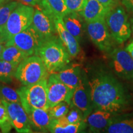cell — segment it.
I'll list each match as a JSON object with an SVG mask.
<instances>
[{
    "mask_svg": "<svg viewBox=\"0 0 133 133\" xmlns=\"http://www.w3.org/2000/svg\"><path fill=\"white\" fill-rule=\"evenodd\" d=\"M88 83L93 109L115 114L128 104V97L123 86L113 76L99 74Z\"/></svg>",
    "mask_w": 133,
    "mask_h": 133,
    "instance_id": "obj_1",
    "label": "cell"
},
{
    "mask_svg": "<svg viewBox=\"0 0 133 133\" xmlns=\"http://www.w3.org/2000/svg\"><path fill=\"white\" fill-rule=\"evenodd\" d=\"M36 56L41 58L50 74L64 69L70 61L67 50L56 38L44 41Z\"/></svg>",
    "mask_w": 133,
    "mask_h": 133,
    "instance_id": "obj_2",
    "label": "cell"
},
{
    "mask_svg": "<svg viewBox=\"0 0 133 133\" xmlns=\"http://www.w3.org/2000/svg\"><path fill=\"white\" fill-rule=\"evenodd\" d=\"M34 11L32 6L19 3L11 12L7 22L0 32V41L6 43L16 35L30 26Z\"/></svg>",
    "mask_w": 133,
    "mask_h": 133,
    "instance_id": "obj_3",
    "label": "cell"
},
{
    "mask_svg": "<svg viewBox=\"0 0 133 133\" xmlns=\"http://www.w3.org/2000/svg\"><path fill=\"white\" fill-rule=\"evenodd\" d=\"M48 73L41 58L36 55H33L20 63L14 76L24 86H29L48 78Z\"/></svg>",
    "mask_w": 133,
    "mask_h": 133,
    "instance_id": "obj_4",
    "label": "cell"
},
{
    "mask_svg": "<svg viewBox=\"0 0 133 133\" xmlns=\"http://www.w3.org/2000/svg\"><path fill=\"white\" fill-rule=\"evenodd\" d=\"M109 32L115 41L121 44L130 38L131 24L125 10L121 6L113 8L105 18Z\"/></svg>",
    "mask_w": 133,
    "mask_h": 133,
    "instance_id": "obj_5",
    "label": "cell"
},
{
    "mask_svg": "<svg viewBox=\"0 0 133 133\" xmlns=\"http://www.w3.org/2000/svg\"><path fill=\"white\" fill-rule=\"evenodd\" d=\"M48 78L43 79L31 85L24 86L17 89V91L23 107L29 105L38 109L49 110L47 97Z\"/></svg>",
    "mask_w": 133,
    "mask_h": 133,
    "instance_id": "obj_6",
    "label": "cell"
},
{
    "mask_svg": "<svg viewBox=\"0 0 133 133\" xmlns=\"http://www.w3.org/2000/svg\"><path fill=\"white\" fill-rule=\"evenodd\" d=\"M43 43L40 36L31 25L27 29L13 36L4 45L16 46L30 56L37 55L38 50Z\"/></svg>",
    "mask_w": 133,
    "mask_h": 133,
    "instance_id": "obj_7",
    "label": "cell"
},
{
    "mask_svg": "<svg viewBox=\"0 0 133 133\" xmlns=\"http://www.w3.org/2000/svg\"><path fill=\"white\" fill-rule=\"evenodd\" d=\"M88 35L94 44L104 52L110 51L113 38L109 32L105 19L86 22Z\"/></svg>",
    "mask_w": 133,
    "mask_h": 133,
    "instance_id": "obj_8",
    "label": "cell"
},
{
    "mask_svg": "<svg viewBox=\"0 0 133 133\" xmlns=\"http://www.w3.org/2000/svg\"><path fill=\"white\" fill-rule=\"evenodd\" d=\"M48 105L49 109L61 102L70 105L74 90L66 86L51 74L48 78Z\"/></svg>",
    "mask_w": 133,
    "mask_h": 133,
    "instance_id": "obj_9",
    "label": "cell"
},
{
    "mask_svg": "<svg viewBox=\"0 0 133 133\" xmlns=\"http://www.w3.org/2000/svg\"><path fill=\"white\" fill-rule=\"evenodd\" d=\"M6 107L9 120L17 132H33L29 116L21 103L8 102L1 100Z\"/></svg>",
    "mask_w": 133,
    "mask_h": 133,
    "instance_id": "obj_10",
    "label": "cell"
},
{
    "mask_svg": "<svg viewBox=\"0 0 133 133\" xmlns=\"http://www.w3.org/2000/svg\"><path fill=\"white\" fill-rule=\"evenodd\" d=\"M111 58L113 69L116 75L121 79H133V60L126 49H114Z\"/></svg>",
    "mask_w": 133,
    "mask_h": 133,
    "instance_id": "obj_11",
    "label": "cell"
},
{
    "mask_svg": "<svg viewBox=\"0 0 133 133\" xmlns=\"http://www.w3.org/2000/svg\"><path fill=\"white\" fill-rule=\"evenodd\" d=\"M31 25L43 42L54 38L56 30L54 21L40 8L35 9Z\"/></svg>",
    "mask_w": 133,
    "mask_h": 133,
    "instance_id": "obj_12",
    "label": "cell"
},
{
    "mask_svg": "<svg viewBox=\"0 0 133 133\" xmlns=\"http://www.w3.org/2000/svg\"><path fill=\"white\" fill-rule=\"evenodd\" d=\"M71 106L77 108L82 113L84 119L91 114L93 109L89 86L81 78L78 85L74 90L71 100Z\"/></svg>",
    "mask_w": 133,
    "mask_h": 133,
    "instance_id": "obj_13",
    "label": "cell"
},
{
    "mask_svg": "<svg viewBox=\"0 0 133 133\" xmlns=\"http://www.w3.org/2000/svg\"><path fill=\"white\" fill-rule=\"evenodd\" d=\"M23 107L29 116L31 128L39 132L49 131L50 123L52 119L49 115V110L38 109L29 105Z\"/></svg>",
    "mask_w": 133,
    "mask_h": 133,
    "instance_id": "obj_14",
    "label": "cell"
},
{
    "mask_svg": "<svg viewBox=\"0 0 133 133\" xmlns=\"http://www.w3.org/2000/svg\"><path fill=\"white\" fill-rule=\"evenodd\" d=\"M54 24L56 31L59 35L61 41L65 46L70 56L71 57H76L80 52V47L78 41L66 29L62 19L55 20Z\"/></svg>",
    "mask_w": 133,
    "mask_h": 133,
    "instance_id": "obj_15",
    "label": "cell"
},
{
    "mask_svg": "<svg viewBox=\"0 0 133 133\" xmlns=\"http://www.w3.org/2000/svg\"><path fill=\"white\" fill-rule=\"evenodd\" d=\"M112 8L106 7L97 0H88L82 11L79 13L86 22L105 19Z\"/></svg>",
    "mask_w": 133,
    "mask_h": 133,
    "instance_id": "obj_16",
    "label": "cell"
},
{
    "mask_svg": "<svg viewBox=\"0 0 133 133\" xmlns=\"http://www.w3.org/2000/svg\"><path fill=\"white\" fill-rule=\"evenodd\" d=\"M114 119L113 113L96 110V112L89 115L87 118V122L92 132H99L101 131H105Z\"/></svg>",
    "mask_w": 133,
    "mask_h": 133,
    "instance_id": "obj_17",
    "label": "cell"
},
{
    "mask_svg": "<svg viewBox=\"0 0 133 133\" xmlns=\"http://www.w3.org/2000/svg\"><path fill=\"white\" fill-rule=\"evenodd\" d=\"M86 128L84 121L76 123H69L65 115L58 118H53L50 123L49 131L52 133H76L81 132Z\"/></svg>",
    "mask_w": 133,
    "mask_h": 133,
    "instance_id": "obj_18",
    "label": "cell"
},
{
    "mask_svg": "<svg viewBox=\"0 0 133 133\" xmlns=\"http://www.w3.org/2000/svg\"><path fill=\"white\" fill-rule=\"evenodd\" d=\"M62 21L67 30L79 42L84 32V21L83 17L79 12H69L62 18Z\"/></svg>",
    "mask_w": 133,
    "mask_h": 133,
    "instance_id": "obj_19",
    "label": "cell"
},
{
    "mask_svg": "<svg viewBox=\"0 0 133 133\" xmlns=\"http://www.w3.org/2000/svg\"><path fill=\"white\" fill-rule=\"evenodd\" d=\"M38 5L54 21L57 19H62L69 12L64 0H41Z\"/></svg>",
    "mask_w": 133,
    "mask_h": 133,
    "instance_id": "obj_20",
    "label": "cell"
},
{
    "mask_svg": "<svg viewBox=\"0 0 133 133\" xmlns=\"http://www.w3.org/2000/svg\"><path fill=\"white\" fill-rule=\"evenodd\" d=\"M53 74L59 80L73 90L77 87L81 79V68L78 65L53 73Z\"/></svg>",
    "mask_w": 133,
    "mask_h": 133,
    "instance_id": "obj_21",
    "label": "cell"
},
{
    "mask_svg": "<svg viewBox=\"0 0 133 133\" xmlns=\"http://www.w3.org/2000/svg\"><path fill=\"white\" fill-rule=\"evenodd\" d=\"M29 56L22 50L14 46H5L3 49L0 59L4 60L14 65L18 66Z\"/></svg>",
    "mask_w": 133,
    "mask_h": 133,
    "instance_id": "obj_22",
    "label": "cell"
},
{
    "mask_svg": "<svg viewBox=\"0 0 133 133\" xmlns=\"http://www.w3.org/2000/svg\"><path fill=\"white\" fill-rule=\"evenodd\" d=\"M105 132L109 133H133V118L115 120L108 126Z\"/></svg>",
    "mask_w": 133,
    "mask_h": 133,
    "instance_id": "obj_23",
    "label": "cell"
},
{
    "mask_svg": "<svg viewBox=\"0 0 133 133\" xmlns=\"http://www.w3.org/2000/svg\"><path fill=\"white\" fill-rule=\"evenodd\" d=\"M18 4L19 3L14 0H0V32Z\"/></svg>",
    "mask_w": 133,
    "mask_h": 133,
    "instance_id": "obj_24",
    "label": "cell"
},
{
    "mask_svg": "<svg viewBox=\"0 0 133 133\" xmlns=\"http://www.w3.org/2000/svg\"><path fill=\"white\" fill-rule=\"evenodd\" d=\"M17 66L0 59V82L5 84L12 83Z\"/></svg>",
    "mask_w": 133,
    "mask_h": 133,
    "instance_id": "obj_25",
    "label": "cell"
},
{
    "mask_svg": "<svg viewBox=\"0 0 133 133\" xmlns=\"http://www.w3.org/2000/svg\"><path fill=\"white\" fill-rule=\"evenodd\" d=\"M0 100L8 102L21 103L17 91L1 83H0Z\"/></svg>",
    "mask_w": 133,
    "mask_h": 133,
    "instance_id": "obj_26",
    "label": "cell"
},
{
    "mask_svg": "<svg viewBox=\"0 0 133 133\" xmlns=\"http://www.w3.org/2000/svg\"><path fill=\"white\" fill-rule=\"evenodd\" d=\"M6 107L0 100V128L3 132H9L12 129Z\"/></svg>",
    "mask_w": 133,
    "mask_h": 133,
    "instance_id": "obj_27",
    "label": "cell"
},
{
    "mask_svg": "<svg viewBox=\"0 0 133 133\" xmlns=\"http://www.w3.org/2000/svg\"><path fill=\"white\" fill-rule=\"evenodd\" d=\"M69 106L70 105L66 102H61L54 107L49 109V113L52 118H58L66 115L69 111Z\"/></svg>",
    "mask_w": 133,
    "mask_h": 133,
    "instance_id": "obj_28",
    "label": "cell"
},
{
    "mask_svg": "<svg viewBox=\"0 0 133 133\" xmlns=\"http://www.w3.org/2000/svg\"><path fill=\"white\" fill-rule=\"evenodd\" d=\"M88 0H64L69 12H79L82 11Z\"/></svg>",
    "mask_w": 133,
    "mask_h": 133,
    "instance_id": "obj_29",
    "label": "cell"
},
{
    "mask_svg": "<svg viewBox=\"0 0 133 133\" xmlns=\"http://www.w3.org/2000/svg\"><path fill=\"white\" fill-rule=\"evenodd\" d=\"M65 118L69 123H76L81 121H84L82 113L76 107L75 109H73L70 111H69L65 115Z\"/></svg>",
    "mask_w": 133,
    "mask_h": 133,
    "instance_id": "obj_30",
    "label": "cell"
},
{
    "mask_svg": "<svg viewBox=\"0 0 133 133\" xmlns=\"http://www.w3.org/2000/svg\"><path fill=\"white\" fill-rule=\"evenodd\" d=\"M97 1L106 7L113 8L116 4L118 0H97Z\"/></svg>",
    "mask_w": 133,
    "mask_h": 133,
    "instance_id": "obj_31",
    "label": "cell"
},
{
    "mask_svg": "<svg viewBox=\"0 0 133 133\" xmlns=\"http://www.w3.org/2000/svg\"><path fill=\"white\" fill-rule=\"evenodd\" d=\"M122 4L128 11L133 12V0H122Z\"/></svg>",
    "mask_w": 133,
    "mask_h": 133,
    "instance_id": "obj_32",
    "label": "cell"
},
{
    "mask_svg": "<svg viewBox=\"0 0 133 133\" xmlns=\"http://www.w3.org/2000/svg\"><path fill=\"white\" fill-rule=\"evenodd\" d=\"M23 4L29 5L30 6H35L39 4L41 0H19Z\"/></svg>",
    "mask_w": 133,
    "mask_h": 133,
    "instance_id": "obj_33",
    "label": "cell"
},
{
    "mask_svg": "<svg viewBox=\"0 0 133 133\" xmlns=\"http://www.w3.org/2000/svg\"><path fill=\"white\" fill-rule=\"evenodd\" d=\"M126 50L130 54L131 57L133 60V41L126 47Z\"/></svg>",
    "mask_w": 133,
    "mask_h": 133,
    "instance_id": "obj_34",
    "label": "cell"
},
{
    "mask_svg": "<svg viewBox=\"0 0 133 133\" xmlns=\"http://www.w3.org/2000/svg\"><path fill=\"white\" fill-rule=\"evenodd\" d=\"M4 46L3 45V43H1V41H0V56H1V53H2V51L3 49H4Z\"/></svg>",
    "mask_w": 133,
    "mask_h": 133,
    "instance_id": "obj_35",
    "label": "cell"
},
{
    "mask_svg": "<svg viewBox=\"0 0 133 133\" xmlns=\"http://www.w3.org/2000/svg\"><path fill=\"white\" fill-rule=\"evenodd\" d=\"M131 31H132L133 33V17L131 19Z\"/></svg>",
    "mask_w": 133,
    "mask_h": 133,
    "instance_id": "obj_36",
    "label": "cell"
}]
</instances>
